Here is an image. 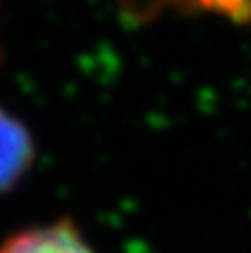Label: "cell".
<instances>
[{"label":"cell","mask_w":251,"mask_h":253,"mask_svg":"<svg viewBox=\"0 0 251 253\" xmlns=\"http://www.w3.org/2000/svg\"><path fill=\"white\" fill-rule=\"evenodd\" d=\"M34 160V142L16 118L0 109V191L11 189Z\"/></svg>","instance_id":"2"},{"label":"cell","mask_w":251,"mask_h":253,"mask_svg":"<svg viewBox=\"0 0 251 253\" xmlns=\"http://www.w3.org/2000/svg\"><path fill=\"white\" fill-rule=\"evenodd\" d=\"M0 253H93L91 247L84 242L80 231L71 222L44 224V227H31L11 236Z\"/></svg>","instance_id":"1"}]
</instances>
